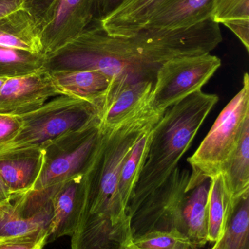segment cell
I'll return each instance as SVG.
<instances>
[{"mask_svg": "<svg viewBox=\"0 0 249 249\" xmlns=\"http://www.w3.org/2000/svg\"><path fill=\"white\" fill-rule=\"evenodd\" d=\"M218 102L216 95L201 90L165 110L152 129L147 157L127 206L129 216L178 167Z\"/></svg>", "mask_w": 249, "mask_h": 249, "instance_id": "obj_1", "label": "cell"}, {"mask_svg": "<svg viewBox=\"0 0 249 249\" xmlns=\"http://www.w3.org/2000/svg\"><path fill=\"white\" fill-rule=\"evenodd\" d=\"M97 107L73 96L60 95L39 109L20 115L17 136L0 147V154L43 149L63 135L99 122Z\"/></svg>", "mask_w": 249, "mask_h": 249, "instance_id": "obj_2", "label": "cell"}, {"mask_svg": "<svg viewBox=\"0 0 249 249\" xmlns=\"http://www.w3.org/2000/svg\"><path fill=\"white\" fill-rule=\"evenodd\" d=\"M249 122V76L243 86L219 114L197 150L187 162L192 168L187 192L219 175L238 146L243 130Z\"/></svg>", "mask_w": 249, "mask_h": 249, "instance_id": "obj_3", "label": "cell"}, {"mask_svg": "<svg viewBox=\"0 0 249 249\" xmlns=\"http://www.w3.org/2000/svg\"><path fill=\"white\" fill-rule=\"evenodd\" d=\"M100 134L99 122L63 135L43 148L39 178L32 190H42L83 175L96 149Z\"/></svg>", "mask_w": 249, "mask_h": 249, "instance_id": "obj_4", "label": "cell"}, {"mask_svg": "<svg viewBox=\"0 0 249 249\" xmlns=\"http://www.w3.org/2000/svg\"><path fill=\"white\" fill-rule=\"evenodd\" d=\"M190 171L177 167L130 215L133 238L153 231L176 229L184 233L183 209Z\"/></svg>", "mask_w": 249, "mask_h": 249, "instance_id": "obj_5", "label": "cell"}, {"mask_svg": "<svg viewBox=\"0 0 249 249\" xmlns=\"http://www.w3.org/2000/svg\"><path fill=\"white\" fill-rule=\"evenodd\" d=\"M222 65L211 53L181 57L164 63L156 72L151 107L159 112L202 90Z\"/></svg>", "mask_w": 249, "mask_h": 249, "instance_id": "obj_6", "label": "cell"}, {"mask_svg": "<svg viewBox=\"0 0 249 249\" xmlns=\"http://www.w3.org/2000/svg\"><path fill=\"white\" fill-rule=\"evenodd\" d=\"M99 0H57L39 25L41 53L47 56L78 37L96 19Z\"/></svg>", "mask_w": 249, "mask_h": 249, "instance_id": "obj_7", "label": "cell"}, {"mask_svg": "<svg viewBox=\"0 0 249 249\" xmlns=\"http://www.w3.org/2000/svg\"><path fill=\"white\" fill-rule=\"evenodd\" d=\"M50 190L13 194L0 203V242L48 229L52 216Z\"/></svg>", "mask_w": 249, "mask_h": 249, "instance_id": "obj_8", "label": "cell"}, {"mask_svg": "<svg viewBox=\"0 0 249 249\" xmlns=\"http://www.w3.org/2000/svg\"><path fill=\"white\" fill-rule=\"evenodd\" d=\"M60 95L51 74L45 70L7 79L0 92V114L20 116L39 109Z\"/></svg>", "mask_w": 249, "mask_h": 249, "instance_id": "obj_9", "label": "cell"}, {"mask_svg": "<svg viewBox=\"0 0 249 249\" xmlns=\"http://www.w3.org/2000/svg\"><path fill=\"white\" fill-rule=\"evenodd\" d=\"M153 83L142 80L110 85L99 114L100 127H115L150 105Z\"/></svg>", "mask_w": 249, "mask_h": 249, "instance_id": "obj_10", "label": "cell"}, {"mask_svg": "<svg viewBox=\"0 0 249 249\" xmlns=\"http://www.w3.org/2000/svg\"><path fill=\"white\" fill-rule=\"evenodd\" d=\"M83 175L56 185L51 196L52 216L47 229V244L74 234L84 201Z\"/></svg>", "mask_w": 249, "mask_h": 249, "instance_id": "obj_11", "label": "cell"}, {"mask_svg": "<svg viewBox=\"0 0 249 249\" xmlns=\"http://www.w3.org/2000/svg\"><path fill=\"white\" fill-rule=\"evenodd\" d=\"M42 149L0 154V177L13 194L32 190L43 165Z\"/></svg>", "mask_w": 249, "mask_h": 249, "instance_id": "obj_12", "label": "cell"}, {"mask_svg": "<svg viewBox=\"0 0 249 249\" xmlns=\"http://www.w3.org/2000/svg\"><path fill=\"white\" fill-rule=\"evenodd\" d=\"M171 0H125L114 13L99 22L106 33L128 36L143 29Z\"/></svg>", "mask_w": 249, "mask_h": 249, "instance_id": "obj_13", "label": "cell"}, {"mask_svg": "<svg viewBox=\"0 0 249 249\" xmlns=\"http://www.w3.org/2000/svg\"><path fill=\"white\" fill-rule=\"evenodd\" d=\"M50 74L60 94L86 101L97 107L100 112L111 85L103 74L93 71H58Z\"/></svg>", "mask_w": 249, "mask_h": 249, "instance_id": "obj_14", "label": "cell"}, {"mask_svg": "<svg viewBox=\"0 0 249 249\" xmlns=\"http://www.w3.org/2000/svg\"><path fill=\"white\" fill-rule=\"evenodd\" d=\"M213 1L171 0L149 20L143 29H175L204 21L211 18Z\"/></svg>", "mask_w": 249, "mask_h": 249, "instance_id": "obj_15", "label": "cell"}, {"mask_svg": "<svg viewBox=\"0 0 249 249\" xmlns=\"http://www.w3.org/2000/svg\"><path fill=\"white\" fill-rule=\"evenodd\" d=\"M210 179L203 181L187 193L183 209L184 233L194 249L209 242V196Z\"/></svg>", "mask_w": 249, "mask_h": 249, "instance_id": "obj_16", "label": "cell"}, {"mask_svg": "<svg viewBox=\"0 0 249 249\" xmlns=\"http://www.w3.org/2000/svg\"><path fill=\"white\" fill-rule=\"evenodd\" d=\"M219 174L235 209L241 199L249 195V122L245 124L236 149Z\"/></svg>", "mask_w": 249, "mask_h": 249, "instance_id": "obj_17", "label": "cell"}, {"mask_svg": "<svg viewBox=\"0 0 249 249\" xmlns=\"http://www.w3.org/2000/svg\"><path fill=\"white\" fill-rule=\"evenodd\" d=\"M0 45L41 53L38 23L26 10L18 9L0 18Z\"/></svg>", "mask_w": 249, "mask_h": 249, "instance_id": "obj_18", "label": "cell"}, {"mask_svg": "<svg viewBox=\"0 0 249 249\" xmlns=\"http://www.w3.org/2000/svg\"><path fill=\"white\" fill-rule=\"evenodd\" d=\"M235 209L224 188L220 174L210 178L209 196V242L216 243L225 235Z\"/></svg>", "mask_w": 249, "mask_h": 249, "instance_id": "obj_19", "label": "cell"}, {"mask_svg": "<svg viewBox=\"0 0 249 249\" xmlns=\"http://www.w3.org/2000/svg\"><path fill=\"white\" fill-rule=\"evenodd\" d=\"M153 127L143 133L137 141L121 168L118 191L121 201L127 209L147 157Z\"/></svg>", "mask_w": 249, "mask_h": 249, "instance_id": "obj_20", "label": "cell"}, {"mask_svg": "<svg viewBox=\"0 0 249 249\" xmlns=\"http://www.w3.org/2000/svg\"><path fill=\"white\" fill-rule=\"evenodd\" d=\"M211 18L230 29L243 44L249 40V0H214Z\"/></svg>", "mask_w": 249, "mask_h": 249, "instance_id": "obj_21", "label": "cell"}, {"mask_svg": "<svg viewBox=\"0 0 249 249\" xmlns=\"http://www.w3.org/2000/svg\"><path fill=\"white\" fill-rule=\"evenodd\" d=\"M45 55L0 45V78H15L44 70Z\"/></svg>", "mask_w": 249, "mask_h": 249, "instance_id": "obj_22", "label": "cell"}, {"mask_svg": "<svg viewBox=\"0 0 249 249\" xmlns=\"http://www.w3.org/2000/svg\"><path fill=\"white\" fill-rule=\"evenodd\" d=\"M225 249H249V195L234 210L225 233Z\"/></svg>", "mask_w": 249, "mask_h": 249, "instance_id": "obj_23", "label": "cell"}, {"mask_svg": "<svg viewBox=\"0 0 249 249\" xmlns=\"http://www.w3.org/2000/svg\"><path fill=\"white\" fill-rule=\"evenodd\" d=\"M132 244L139 249H194L190 238L176 229L153 231L133 238Z\"/></svg>", "mask_w": 249, "mask_h": 249, "instance_id": "obj_24", "label": "cell"}, {"mask_svg": "<svg viewBox=\"0 0 249 249\" xmlns=\"http://www.w3.org/2000/svg\"><path fill=\"white\" fill-rule=\"evenodd\" d=\"M47 231H42L26 236L10 238L0 242V249H43Z\"/></svg>", "mask_w": 249, "mask_h": 249, "instance_id": "obj_25", "label": "cell"}, {"mask_svg": "<svg viewBox=\"0 0 249 249\" xmlns=\"http://www.w3.org/2000/svg\"><path fill=\"white\" fill-rule=\"evenodd\" d=\"M57 0H22V8L39 25L46 18Z\"/></svg>", "mask_w": 249, "mask_h": 249, "instance_id": "obj_26", "label": "cell"}, {"mask_svg": "<svg viewBox=\"0 0 249 249\" xmlns=\"http://www.w3.org/2000/svg\"><path fill=\"white\" fill-rule=\"evenodd\" d=\"M21 125L20 117L0 114V147L17 136Z\"/></svg>", "mask_w": 249, "mask_h": 249, "instance_id": "obj_27", "label": "cell"}, {"mask_svg": "<svg viewBox=\"0 0 249 249\" xmlns=\"http://www.w3.org/2000/svg\"><path fill=\"white\" fill-rule=\"evenodd\" d=\"M125 0H99L97 15L95 20H100L114 13Z\"/></svg>", "mask_w": 249, "mask_h": 249, "instance_id": "obj_28", "label": "cell"}, {"mask_svg": "<svg viewBox=\"0 0 249 249\" xmlns=\"http://www.w3.org/2000/svg\"><path fill=\"white\" fill-rule=\"evenodd\" d=\"M20 8H22V0H0V18Z\"/></svg>", "mask_w": 249, "mask_h": 249, "instance_id": "obj_29", "label": "cell"}, {"mask_svg": "<svg viewBox=\"0 0 249 249\" xmlns=\"http://www.w3.org/2000/svg\"><path fill=\"white\" fill-rule=\"evenodd\" d=\"M12 194L9 191L8 188L7 186L4 184L3 180L0 177V203L5 201L8 200L11 197Z\"/></svg>", "mask_w": 249, "mask_h": 249, "instance_id": "obj_30", "label": "cell"}, {"mask_svg": "<svg viewBox=\"0 0 249 249\" xmlns=\"http://www.w3.org/2000/svg\"><path fill=\"white\" fill-rule=\"evenodd\" d=\"M210 249H225V235L219 241L214 243V245Z\"/></svg>", "mask_w": 249, "mask_h": 249, "instance_id": "obj_31", "label": "cell"}, {"mask_svg": "<svg viewBox=\"0 0 249 249\" xmlns=\"http://www.w3.org/2000/svg\"><path fill=\"white\" fill-rule=\"evenodd\" d=\"M7 80V79L6 78H0V92H1V89H2L3 86H4Z\"/></svg>", "mask_w": 249, "mask_h": 249, "instance_id": "obj_32", "label": "cell"}, {"mask_svg": "<svg viewBox=\"0 0 249 249\" xmlns=\"http://www.w3.org/2000/svg\"><path fill=\"white\" fill-rule=\"evenodd\" d=\"M127 249H139L137 248H136L135 247H134V246L133 245V244H130V246H129L128 247H127Z\"/></svg>", "mask_w": 249, "mask_h": 249, "instance_id": "obj_33", "label": "cell"}]
</instances>
